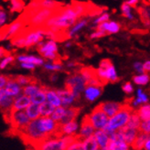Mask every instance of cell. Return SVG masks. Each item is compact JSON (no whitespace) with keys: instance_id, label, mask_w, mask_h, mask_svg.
I'll use <instances>...</instances> for the list:
<instances>
[{"instance_id":"obj_18","label":"cell","mask_w":150,"mask_h":150,"mask_svg":"<svg viewBox=\"0 0 150 150\" xmlns=\"http://www.w3.org/2000/svg\"><path fill=\"white\" fill-rule=\"evenodd\" d=\"M95 128L93 126V125L90 123L89 120L86 118V116L83 117L82 119V122L80 125V129H79V133H78V137L81 139H84L87 137H90L94 134L95 132Z\"/></svg>"},{"instance_id":"obj_23","label":"cell","mask_w":150,"mask_h":150,"mask_svg":"<svg viewBox=\"0 0 150 150\" xmlns=\"http://www.w3.org/2000/svg\"><path fill=\"white\" fill-rule=\"evenodd\" d=\"M93 136H94V137H95V139L97 141V143H98L100 148L108 147L111 137H110L109 134L106 131H104L103 129L95 130Z\"/></svg>"},{"instance_id":"obj_13","label":"cell","mask_w":150,"mask_h":150,"mask_svg":"<svg viewBox=\"0 0 150 150\" xmlns=\"http://www.w3.org/2000/svg\"><path fill=\"white\" fill-rule=\"evenodd\" d=\"M79 123L77 120H73V121L65 123V124H61L59 127V134L61 136H73L77 137L79 129H80Z\"/></svg>"},{"instance_id":"obj_59","label":"cell","mask_w":150,"mask_h":150,"mask_svg":"<svg viewBox=\"0 0 150 150\" xmlns=\"http://www.w3.org/2000/svg\"><path fill=\"white\" fill-rule=\"evenodd\" d=\"M0 51H1V53H0V57H1V59L9 55V54H8V51H6V50L5 49H3L2 47L0 48Z\"/></svg>"},{"instance_id":"obj_49","label":"cell","mask_w":150,"mask_h":150,"mask_svg":"<svg viewBox=\"0 0 150 150\" xmlns=\"http://www.w3.org/2000/svg\"><path fill=\"white\" fill-rule=\"evenodd\" d=\"M140 132H143L150 136V119L142 121V124L140 126Z\"/></svg>"},{"instance_id":"obj_3","label":"cell","mask_w":150,"mask_h":150,"mask_svg":"<svg viewBox=\"0 0 150 150\" xmlns=\"http://www.w3.org/2000/svg\"><path fill=\"white\" fill-rule=\"evenodd\" d=\"M87 86V81L81 72L69 75L65 80V88L71 90L77 100L81 98Z\"/></svg>"},{"instance_id":"obj_26","label":"cell","mask_w":150,"mask_h":150,"mask_svg":"<svg viewBox=\"0 0 150 150\" xmlns=\"http://www.w3.org/2000/svg\"><path fill=\"white\" fill-rule=\"evenodd\" d=\"M87 24H88V20L86 18L79 19L71 28H70L69 29H67V34H68L69 39H72V38H74L81 30L82 28L87 26Z\"/></svg>"},{"instance_id":"obj_10","label":"cell","mask_w":150,"mask_h":150,"mask_svg":"<svg viewBox=\"0 0 150 150\" xmlns=\"http://www.w3.org/2000/svg\"><path fill=\"white\" fill-rule=\"evenodd\" d=\"M9 122L13 128L22 131L31 121L28 116L25 110L23 111H12L9 115Z\"/></svg>"},{"instance_id":"obj_47","label":"cell","mask_w":150,"mask_h":150,"mask_svg":"<svg viewBox=\"0 0 150 150\" xmlns=\"http://www.w3.org/2000/svg\"><path fill=\"white\" fill-rule=\"evenodd\" d=\"M15 58L14 56L12 55H8V56H6V57H4L1 59V62H0V69L1 70H4L6 69L7 66H8L9 64H11L14 61H15Z\"/></svg>"},{"instance_id":"obj_15","label":"cell","mask_w":150,"mask_h":150,"mask_svg":"<svg viewBox=\"0 0 150 150\" xmlns=\"http://www.w3.org/2000/svg\"><path fill=\"white\" fill-rule=\"evenodd\" d=\"M100 108L105 112L108 115V117L114 116L115 114L121 110L124 106V103H117V102H112V101H107V102H103L99 104Z\"/></svg>"},{"instance_id":"obj_4","label":"cell","mask_w":150,"mask_h":150,"mask_svg":"<svg viewBox=\"0 0 150 150\" xmlns=\"http://www.w3.org/2000/svg\"><path fill=\"white\" fill-rule=\"evenodd\" d=\"M20 132L22 137L25 138V140L34 145H37L40 141L48 137L40 129L39 125H38V120H31L29 124Z\"/></svg>"},{"instance_id":"obj_35","label":"cell","mask_w":150,"mask_h":150,"mask_svg":"<svg viewBox=\"0 0 150 150\" xmlns=\"http://www.w3.org/2000/svg\"><path fill=\"white\" fill-rule=\"evenodd\" d=\"M137 112L140 116L142 121L150 119V103H146L142 104L141 106L137 108Z\"/></svg>"},{"instance_id":"obj_37","label":"cell","mask_w":150,"mask_h":150,"mask_svg":"<svg viewBox=\"0 0 150 150\" xmlns=\"http://www.w3.org/2000/svg\"><path fill=\"white\" fill-rule=\"evenodd\" d=\"M132 81L134 84H137L138 86H144V85H146L149 82L150 76L146 72L142 73V74H137V75H134L132 78Z\"/></svg>"},{"instance_id":"obj_55","label":"cell","mask_w":150,"mask_h":150,"mask_svg":"<svg viewBox=\"0 0 150 150\" xmlns=\"http://www.w3.org/2000/svg\"><path fill=\"white\" fill-rule=\"evenodd\" d=\"M8 78L9 77H6L5 75H1L0 76V88H5L7 81H8Z\"/></svg>"},{"instance_id":"obj_58","label":"cell","mask_w":150,"mask_h":150,"mask_svg":"<svg viewBox=\"0 0 150 150\" xmlns=\"http://www.w3.org/2000/svg\"><path fill=\"white\" fill-rule=\"evenodd\" d=\"M144 69L146 72H150V59L144 62Z\"/></svg>"},{"instance_id":"obj_43","label":"cell","mask_w":150,"mask_h":150,"mask_svg":"<svg viewBox=\"0 0 150 150\" xmlns=\"http://www.w3.org/2000/svg\"><path fill=\"white\" fill-rule=\"evenodd\" d=\"M40 5L41 7H45V8H59V7L62 6V4L59 3L56 0H40Z\"/></svg>"},{"instance_id":"obj_40","label":"cell","mask_w":150,"mask_h":150,"mask_svg":"<svg viewBox=\"0 0 150 150\" xmlns=\"http://www.w3.org/2000/svg\"><path fill=\"white\" fill-rule=\"evenodd\" d=\"M72 6H73V8L74 10L76 11V13L78 14V16L81 18L82 17L83 15H85L89 8H88V6H87V4L86 3H82V2H76V1H73L71 3Z\"/></svg>"},{"instance_id":"obj_19","label":"cell","mask_w":150,"mask_h":150,"mask_svg":"<svg viewBox=\"0 0 150 150\" xmlns=\"http://www.w3.org/2000/svg\"><path fill=\"white\" fill-rule=\"evenodd\" d=\"M103 93V87L102 86H93V85H87L84 92L83 96L84 99L90 103L95 102Z\"/></svg>"},{"instance_id":"obj_11","label":"cell","mask_w":150,"mask_h":150,"mask_svg":"<svg viewBox=\"0 0 150 150\" xmlns=\"http://www.w3.org/2000/svg\"><path fill=\"white\" fill-rule=\"evenodd\" d=\"M96 71L98 77L103 81L104 84L107 82H116L119 81V76L112 62L106 67H98Z\"/></svg>"},{"instance_id":"obj_28","label":"cell","mask_w":150,"mask_h":150,"mask_svg":"<svg viewBox=\"0 0 150 150\" xmlns=\"http://www.w3.org/2000/svg\"><path fill=\"white\" fill-rule=\"evenodd\" d=\"M46 95H47V101L50 103L52 105H54L55 107L62 106V100L57 93V90L46 88Z\"/></svg>"},{"instance_id":"obj_62","label":"cell","mask_w":150,"mask_h":150,"mask_svg":"<svg viewBox=\"0 0 150 150\" xmlns=\"http://www.w3.org/2000/svg\"><path fill=\"white\" fill-rule=\"evenodd\" d=\"M71 46V41H69V42H66V43H65V45H64V47H65V48H67V49L70 48Z\"/></svg>"},{"instance_id":"obj_22","label":"cell","mask_w":150,"mask_h":150,"mask_svg":"<svg viewBox=\"0 0 150 150\" xmlns=\"http://www.w3.org/2000/svg\"><path fill=\"white\" fill-rule=\"evenodd\" d=\"M121 132L123 138L125 139V141L126 142L127 144L130 145L132 146V145L134 144V140L137 139L138 134L140 132V130L134 129V128H131L129 126H125L124 128H122L121 130H119Z\"/></svg>"},{"instance_id":"obj_9","label":"cell","mask_w":150,"mask_h":150,"mask_svg":"<svg viewBox=\"0 0 150 150\" xmlns=\"http://www.w3.org/2000/svg\"><path fill=\"white\" fill-rule=\"evenodd\" d=\"M37 120L40 129L48 137L51 136H55V134H59L58 133L59 124L52 119L51 116H40Z\"/></svg>"},{"instance_id":"obj_17","label":"cell","mask_w":150,"mask_h":150,"mask_svg":"<svg viewBox=\"0 0 150 150\" xmlns=\"http://www.w3.org/2000/svg\"><path fill=\"white\" fill-rule=\"evenodd\" d=\"M57 93L59 96V98H61V100H62V105L66 107V108L72 106L73 103H75V101L77 100L76 98H75V96L72 93V92L67 88L58 89Z\"/></svg>"},{"instance_id":"obj_29","label":"cell","mask_w":150,"mask_h":150,"mask_svg":"<svg viewBox=\"0 0 150 150\" xmlns=\"http://www.w3.org/2000/svg\"><path fill=\"white\" fill-rule=\"evenodd\" d=\"M25 111H26L28 116L29 117V119H30V120H37V119H39L41 116L40 115V104L31 103Z\"/></svg>"},{"instance_id":"obj_1","label":"cell","mask_w":150,"mask_h":150,"mask_svg":"<svg viewBox=\"0 0 150 150\" xmlns=\"http://www.w3.org/2000/svg\"><path fill=\"white\" fill-rule=\"evenodd\" d=\"M134 108L128 103H124L123 108L120 110L117 114L114 116L109 118V121L107 125L104 127L103 130L106 131L109 136L116 131L121 130L125 126L127 125V123L129 121V118L134 112Z\"/></svg>"},{"instance_id":"obj_45","label":"cell","mask_w":150,"mask_h":150,"mask_svg":"<svg viewBox=\"0 0 150 150\" xmlns=\"http://www.w3.org/2000/svg\"><path fill=\"white\" fill-rule=\"evenodd\" d=\"M15 79L17 80V81L22 86L25 87L26 85L31 83L33 81H36V80L33 77H29V76H25V75H18V76L15 77Z\"/></svg>"},{"instance_id":"obj_25","label":"cell","mask_w":150,"mask_h":150,"mask_svg":"<svg viewBox=\"0 0 150 150\" xmlns=\"http://www.w3.org/2000/svg\"><path fill=\"white\" fill-rule=\"evenodd\" d=\"M18 62H30L37 66H43L45 62L44 58L41 56H36V55H26V54H20L17 58Z\"/></svg>"},{"instance_id":"obj_50","label":"cell","mask_w":150,"mask_h":150,"mask_svg":"<svg viewBox=\"0 0 150 150\" xmlns=\"http://www.w3.org/2000/svg\"><path fill=\"white\" fill-rule=\"evenodd\" d=\"M133 68L138 74H142L146 72L144 69V63H142L141 62H134L133 64Z\"/></svg>"},{"instance_id":"obj_12","label":"cell","mask_w":150,"mask_h":150,"mask_svg":"<svg viewBox=\"0 0 150 150\" xmlns=\"http://www.w3.org/2000/svg\"><path fill=\"white\" fill-rule=\"evenodd\" d=\"M110 137L111 140L108 146L110 150H130L131 146L125 141L120 131L114 132L110 136Z\"/></svg>"},{"instance_id":"obj_32","label":"cell","mask_w":150,"mask_h":150,"mask_svg":"<svg viewBox=\"0 0 150 150\" xmlns=\"http://www.w3.org/2000/svg\"><path fill=\"white\" fill-rule=\"evenodd\" d=\"M31 103H37V104H40L43 103L44 102L47 101V95H46V87H42L39 92L35 93L30 97Z\"/></svg>"},{"instance_id":"obj_27","label":"cell","mask_w":150,"mask_h":150,"mask_svg":"<svg viewBox=\"0 0 150 150\" xmlns=\"http://www.w3.org/2000/svg\"><path fill=\"white\" fill-rule=\"evenodd\" d=\"M79 112H80V108H78V107L71 106V107L66 108L65 115H64L62 120L61 121V123H59V125L73 121V120H76Z\"/></svg>"},{"instance_id":"obj_33","label":"cell","mask_w":150,"mask_h":150,"mask_svg":"<svg viewBox=\"0 0 150 150\" xmlns=\"http://www.w3.org/2000/svg\"><path fill=\"white\" fill-rule=\"evenodd\" d=\"M42 86H40L37 81H33L31 83H29L26 85L25 87H23V93L29 97H31L32 95H34L35 93L39 92Z\"/></svg>"},{"instance_id":"obj_7","label":"cell","mask_w":150,"mask_h":150,"mask_svg":"<svg viewBox=\"0 0 150 150\" xmlns=\"http://www.w3.org/2000/svg\"><path fill=\"white\" fill-rule=\"evenodd\" d=\"M59 8H61V7H59V8H56V9L45 8V7H43V8L38 11L34 16L28 21V26L31 28H42L43 25L45 24V22H46L50 17L53 16L54 14H56Z\"/></svg>"},{"instance_id":"obj_14","label":"cell","mask_w":150,"mask_h":150,"mask_svg":"<svg viewBox=\"0 0 150 150\" xmlns=\"http://www.w3.org/2000/svg\"><path fill=\"white\" fill-rule=\"evenodd\" d=\"M14 99L15 98L9 96L5 92L4 88H0V107L5 115H9L12 112Z\"/></svg>"},{"instance_id":"obj_56","label":"cell","mask_w":150,"mask_h":150,"mask_svg":"<svg viewBox=\"0 0 150 150\" xmlns=\"http://www.w3.org/2000/svg\"><path fill=\"white\" fill-rule=\"evenodd\" d=\"M79 65V63L75 61H69L68 62L66 63V68L68 69H72V68H75V67H77Z\"/></svg>"},{"instance_id":"obj_39","label":"cell","mask_w":150,"mask_h":150,"mask_svg":"<svg viewBox=\"0 0 150 150\" xmlns=\"http://www.w3.org/2000/svg\"><path fill=\"white\" fill-rule=\"evenodd\" d=\"M43 68L49 71H61L63 70V65L59 62H53V61H49L45 62L43 65Z\"/></svg>"},{"instance_id":"obj_51","label":"cell","mask_w":150,"mask_h":150,"mask_svg":"<svg viewBox=\"0 0 150 150\" xmlns=\"http://www.w3.org/2000/svg\"><path fill=\"white\" fill-rule=\"evenodd\" d=\"M122 90L125 94H131L134 93V86L131 82L127 81L122 85Z\"/></svg>"},{"instance_id":"obj_20","label":"cell","mask_w":150,"mask_h":150,"mask_svg":"<svg viewBox=\"0 0 150 150\" xmlns=\"http://www.w3.org/2000/svg\"><path fill=\"white\" fill-rule=\"evenodd\" d=\"M30 103H31L30 97L22 93L18 96L15 97L12 111H23V110H26Z\"/></svg>"},{"instance_id":"obj_61","label":"cell","mask_w":150,"mask_h":150,"mask_svg":"<svg viewBox=\"0 0 150 150\" xmlns=\"http://www.w3.org/2000/svg\"><path fill=\"white\" fill-rule=\"evenodd\" d=\"M59 79V76H58V74H51V76H50V80L51 81H53V82H56Z\"/></svg>"},{"instance_id":"obj_2","label":"cell","mask_w":150,"mask_h":150,"mask_svg":"<svg viewBox=\"0 0 150 150\" xmlns=\"http://www.w3.org/2000/svg\"><path fill=\"white\" fill-rule=\"evenodd\" d=\"M77 138L73 136H61L55 134L40 141L35 145L36 150H66L72 141Z\"/></svg>"},{"instance_id":"obj_31","label":"cell","mask_w":150,"mask_h":150,"mask_svg":"<svg viewBox=\"0 0 150 150\" xmlns=\"http://www.w3.org/2000/svg\"><path fill=\"white\" fill-rule=\"evenodd\" d=\"M81 140H82V147H83V150H99L100 149V146L98 143H97L94 136H92V137L81 139Z\"/></svg>"},{"instance_id":"obj_52","label":"cell","mask_w":150,"mask_h":150,"mask_svg":"<svg viewBox=\"0 0 150 150\" xmlns=\"http://www.w3.org/2000/svg\"><path fill=\"white\" fill-rule=\"evenodd\" d=\"M6 20H7V14L3 8H1L0 9V27L1 28L5 27Z\"/></svg>"},{"instance_id":"obj_8","label":"cell","mask_w":150,"mask_h":150,"mask_svg":"<svg viewBox=\"0 0 150 150\" xmlns=\"http://www.w3.org/2000/svg\"><path fill=\"white\" fill-rule=\"evenodd\" d=\"M26 24H27V22L21 17H19L18 19L13 21L11 24L1 28H2L1 40L3 41L6 40H10L11 38H14L26 27Z\"/></svg>"},{"instance_id":"obj_42","label":"cell","mask_w":150,"mask_h":150,"mask_svg":"<svg viewBox=\"0 0 150 150\" xmlns=\"http://www.w3.org/2000/svg\"><path fill=\"white\" fill-rule=\"evenodd\" d=\"M65 112H66V107L64 106H59V107H56L53 114L51 115V118L55 120L57 123H61V121L62 120L64 115H65Z\"/></svg>"},{"instance_id":"obj_34","label":"cell","mask_w":150,"mask_h":150,"mask_svg":"<svg viewBox=\"0 0 150 150\" xmlns=\"http://www.w3.org/2000/svg\"><path fill=\"white\" fill-rule=\"evenodd\" d=\"M141 124H142V120H141L140 116L138 115L137 111H134L132 112L130 118H129L128 123H127V126L131 127V128H134V129L140 130Z\"/></svg>"},{"instance_id":"obj_57","label":"cell","mask_w":150,"mask_h":150,"mask_svg":"<svg viewBox=\"0 0 150 150\" xmlns=\"http://www.w3.org/2000/svg\"><path fill=\"white\" fill-rule=\"evenodd\" d=\"M125 2H126L129 6H131L132 7L136 6L138 3H139V0H125Z\"/></svg>"},{"instance_id":"obj_53","label":"cell","mask_w":150,"mask_h":150,"mask_svg":"<svg viewBox=\"0 0 150 150\" xmlns=\"http://www.w3.org/2000/svg\"><path fill=\"white\" fill-rule=\"evenodd\" d=\"M139 11L142 18H150V6L140 7Z\"/></svg>"},{"instance_id":"obj_36","label":"cell","mask_w":150,"mask_h":150,"mask_svg":"<svg viewBox=\"0 0 150 150\" xmlns=\"http://www.w3.org/2000/svg\"><path fill=\"white\" fill-rule=\"evenodd\" d=\"M10 1V12L20 13L26 8V4L23 0H9Z\"/></svg>"},{"instance_id":"obj_38","label":"cell","mask_w":150,"mask_h":150,"mask_svg":"<svg viewBox=\"0 0 150 150\" xmlns=\"http://www.w3.org/2000/svg\"><path fill=\"white\" fill-rule=\"evenodd\" d=\"M40 107V115L41 116H51V115L53 114V112L56 108L54 105H52V104L50 103H49L48 101L41 103Z\"/></svg>"},{"instance_id":"obj_24","label":"cell","mask_w":150,"mask_h":150,"mask_svg":"<svg viewBox=\"0 0 150 150\" xmlns=\"http://www.w3.org/2000/svg\"><path fill=\"white\" fill-rule=\"evenodd\" d=\"M149 98H148V95L142 90L141 88H138L137 90V95H136V98H134L131 100L130 103V105L134 108H138L139 106H141L142 104L146 103H148Z\"/></svg>"},{"instance_id":"obj_16","label":"cell","mask_w":150,"mask_h":150,"mask_svg":"<svg viewBox=\"0 0 150 150\" xmlns=\"http://www.w3.org/2000/svg\"><path fill=\"white\" fill-rule=\"evenodd\" d=\"M4 89H5V92L9 96L13 97V98L18 96L19 94H21L22 93H23V87H22L17 81V80L15 79V77H9L8 78V81H7V83Z\"/></svg>"},{"instance_id":"obj_44","label":"cell","mask_w":150,"mask_h":150,"mask_svg":"<svg viewBox=\"0 0 150 150\" xmlns=\"http://www.w3.org/2000/svg\"><path fill=\"white\" fill-rule=\"evenodd\" d=\"M110 19V14L107 13V12H103L102 13L101 15H99L98 17H96L93 21H92V25H93V28H95L100 25L101 23H103V22H105L107 20Z\"/></svg>"},{"instance_id":"obj_30","label":"cell","mask_w":150,"mask_h":150,"mask_svg":"<svg viewBox=\"0 0 150 150\" xmlns=\"http://www.w3.org/2000/svg\"><path fill=\"white\" fill-rule=\"evenodd\" d=\"M148 137H149V134H145L143 132H139L137 139L134 140V144L131 146L133 150H143L144 146L146 144V141L148 138Z\"/></svg>"},{"instance_id":"obj_6","label":"cell","mask_w":150,"mask_h":150,"mask_svg":"<svg viewBox=\"0 0 150 150\" xmlns=\"http://www.w3.org/2000/svg\"><path fill=\"white\" fill-rule=\"evenodd\" d=\"M85 116L96 130L103 129L109 121L108 115L100 108L99 105H97L89 115H86Z\"/></svg>"},{"instance_id":"obj_5","label":"cell","mask_w":150,"mask_h":150,"mask_svg":"<svg viewBox=\"0 0 150 150\" xmlns=\"http://www.w3.org/2000/svg\"><path fill=\"white\" fill-rule=\"evenodd\" d=\"M37 50L40 52V54L49 61L59 62V56L58 54V43L54 40H42L37 45Z\"/></svg>"},{"instance_id":"obj_48","label":"cell","mask_w":150,"mask_h":150,"mask_svg":"<svg viewBox=\"0 0 150 150\" xmlns=\"http://www.w3.org/2000/svg\"><path fill=\"white\" fill-rule=\"evenodd\" d=\"M108 34L105 31H103V30H99V29H96V30L93 31L91 34L89 35V39L90 40H97V39H100V38H103L107 36Z\"/></svg>"},{"instance_id":"obj_60","label":"cell","mask_w":150,"mask_h":150,"mask_svg":"<svg viewBox=\"0 0 150 150\" xmlns=\"http://www.w3.org/2000/svg\"><path fill=\"white\" fill-rule=\"evenodd\" d=\"M143 150H150V136L148 137V138L146 141V144L144 146Z\"/></svg>"},{"instance_id":"obj_46","label":"cell","mask_w":150,"mask_h":150,"mask_svg":"<svg viewBox=\"0 0 150 150\" xmlns=\"http://www.w3.org/2000/svg\"><path fill=\"white\" fill-rule=\"evenodd\" d=\"M66 150H83V147H82V140L77 137L76 139L72 141L71 143L67 146Z\"/></svg>"},{"instance_id":"obj_54","label":"cell","mask_w":150,"mask_h":150,"mask_svg":"<svg viewBox=\"0 0 150 150\" xmlns=\"http://www.w3.org/2000/svg\"><path fill=\"white\" fill-rule=\"evenodd\" d=\"M20 67L25 70H28V71H33L36 69L37 65L30 63V62H20Z\"/></svg>"},{"instance_id":"obj_21","label":"cell","mask_w":150,"mask_h":150,"mask_svg":"<svg viewBox=\"0 0 150 150\" xmlns=\"http://www.w3.org/2000/svg\"><path fill=\"white\" fill-rule=\"evenodd\" d=\"M96 29L105 31L108 35L110 34H116L121 29V25L117 21L115 20H107L103 23H101L96 27Z\"/></svg>"},{"instance_id":"obj_41","label":"cell","mask_w":150,"mask_h":150,"mask_svg":"<svg viewBox=\"0 0 150 150\" xmlns=\"http://www.w3.org/2000/svg\"><path fill=\"white\" fill-rule=\"evenodd\" d=\"M121 12L123 14V16L125 18H126L128 20L133 21L134 19V16L133 15V12H132V6H129L126 2L122 3V5H121Z\"/></svg>"}]
</instances>
